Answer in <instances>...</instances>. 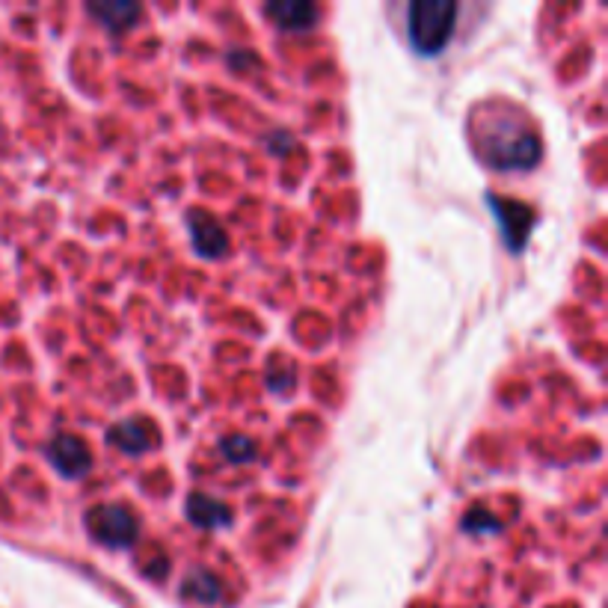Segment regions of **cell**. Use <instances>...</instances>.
<instances>
[{"label":"cell","instance_id":"obj_4","mask_svg":"<svg viewBox=\"0 0 608 608\" xmlns=\"http://www.w3.org/2000/svg\"><path fill=\"white\" fill-rule=\"evenodd\" d=\"M487 205L502 229V238H505V247L511 253H522L525 244H528V235L534 229V211L525 205V202H517V199H502V196H487Z\"/></svg>","mask_w":608,"mask_h":608},{"label":"cell","instance_id":"obj_3","mask_svg":"<svg viewBox=\"0 0 608 608\" xmlns=\"http://www.w3.org/2000/svg\"><path fill=\"white\" fill-rule=\"evenodd\" d=\"M87 528L98 543L113 546V549L131 546L137 540V534H140L137 517L122 505H98V508H92L87 514Z\"/></svg>","mask_w":608,"mask_h":608},{"label":"cell","instance_id":"obj_6","mask_svg":"<svg viewBox=\"0 0 608 608\" xmlns=\"http://www.w3.org/2000/svg\"><path fill=\"white\" fill-rule=\"evenodd\" d=\"M187 229H190L193 250H196L202 259H220V256L229 250V235H226V229H223L211 214L190 211V214H187Z\"/></svg>","mask_w":608,"mask_h":608},{"label":"cell","instance_id":"obj_7","mask_svg":"<svg viewBox=\"0 0 608 608\" xmlns=\"http://www.w3.org/2000/svg\"><path fill=\"white\" fill-rule=\"evenodd\" d=\"M264 15L279 27V30H309L318 21V6L306 0H270L264 3Z\"/></svg>","mask_w":608,"mask_h":608},{"label":"cell","instance_id":"obj_12","mask_svg":"<svg viewBox=\"0 0 608 608\" xmlns=\"http://www.w3.org/2000/svg\"><path fill=\"white\" fill-rule=\"evenodd\" d=\"M220 451H223V457L229 460V463H250L253 457H256V442L250 439V436H241V434H232L226 436V439H220Z\"/></svg>","mask_w":608,"mask_h":608},{"label":"cell","instance_id":"obj_13","mask_svg":"<svg viewBox=\"0 0 608 608\" xmlns=\"http://www.w3.org/2000/svg\"><path fill=\"white\" fill-rule=\"evenodd\" d=\"M463 531H469V534H496V531H502V525L487 508H472L463 517Z\"/></svg>","mask_w":608,"mask_h":608},{"label":"cell","instance_id":"obj_11","mask_svg":"<svg viewBox=\"0 0 608 608\" xmlns=\"http://www.w3.org/2000/svg\"><path fill=\"white\" fill-rule=\"evenodd\" d=\"M181 594H184L187 600H193V603H205V606H211V603H217V600L223 597V585H220V579H217L214 573H208V570H196V573H190V576L184 579Z\"/></svg>","mask_w":608,"mask_h":608},{"label":"cell","instance_id":"obj_9","mask_svg":"<svg viewBox=\"0 0 608 608\" xmlns=\"http://www.w3.org/2000/svg\"><path fill=\"white\" fill-rule=\"evenodd\" d=\"M187 520L193 522L196 528H223L232 520V511L211 499V496H202V493H193L190 502H187Z\"/></svg>","mask_w":608,"mask_h":608},{"label":"cell","instance_id":"obj_1","mask_svg":"<svg viewBox=\"0 0 608 608\" xmlns=\"http://www.w3.org/2000/svg\"><path fill=\"white\" fill-rule=\"evenodd\" d=\"M478 149L493 170H531L540 155V137L528 122L514 116H493L478 125Z\"/></svg>","mask_w":608,"mask_h":608},{"label":"cell","instance_id":"obj_10","mask_svg":"<svg viewBox=\"0 0 608 608\" xmlns=\"http://www.w3.org/2000/svg\"><path fill=\"white\" fill-rule=\"evenodd\" d=\"M107 442L116 445L122 454H146L152 448V434L137 422H119L107 431Z\"/></svg>","mask_w":608,"mask_h":608},{"label":"cell","instance_id":"obj_8","mask_svg":"<svg viewBox=\"0 0 608 608\" xmlns=\"http://www.w3.org/2000/svg\"><path fill=\"white\" fill-rule=\"evenodd\" d=\"M89 15H95L104 27L122 33V30H131L140 15H143V6L140 3H131V0H101V3H89Z\"/></svg>","mask_w":608,"mask_h":608},{"label":"cell","instance_id":"obj_5","mask_svg":"<svg viewBox=\"0 0 608 608\" xmlns=\"http://www.w3.org/2000/svg\"><path fill=\"white\" fill-rule=\"evenodd\" d=\"M48 460L63 478H84L92 469L89 445L75 434H57L48 442Z\"/></svg>","mask_w":608,"mask_h":608},{"label":"cell","instance_id":"obj_2","mask_svg":"<svg viewBox=\"0 0 608 608\" xmlns=\"http://www.w3.org/2000/svg\"><path fill=\"white\" fill-rule=\"evenodd\" d=\"M460 6L451 0H413L407 6V39L419 57H439L457 24Z\"/></svg>","mask_w":608,"mask_h":608}]
</instances>
